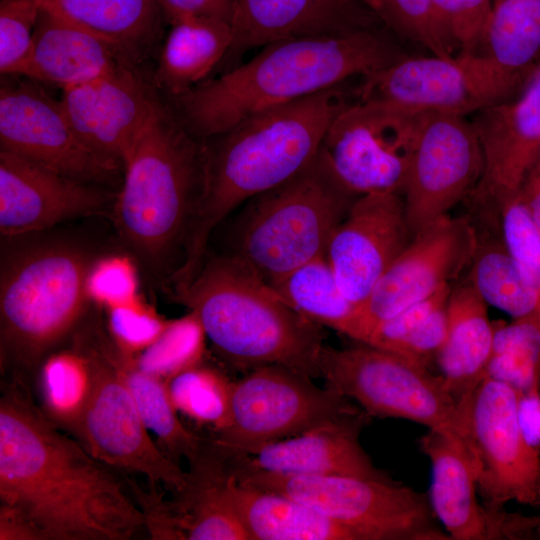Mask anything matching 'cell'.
<instances>
[{
	"label": "cell",
	"mask_w": 540,
	"mask_h": 540,
	"mask_svg": "<svg viewBox=\"0 0 540 540\" xmlns=\"http://www.w3.org/2000/svg\"><path fill=\"white\" fill-rule=\"evenodd\" d=\"M0 399V538L127 540L145 516L108 465L60 432L20 375Z\"/></svg>",
	"instance_id": "6da1fadb"
},
{
	"label": "cell",
	"mask_w": 540,
	"mask_h": 540,
	"mask_svg": "<svg viewBox=\"0 0 540 540\" xmlns=\"http://www.w3.org/2000/svg\"><path fill=\"white\" fill-rule=\"evenodd\" d=\"M345 83L254 113L202 140L204 182L171 284L198 273L215 229L252 197L287 181L318 154L334 118L352 100Z\"/></svg>",
	"instance_id": "7a4b0ae2"
},
{
	"label": "cell",
	"mask_w": 540,
	"mask_h": 540,
	"mask_svg": "<svg viewBox=\"0 0 540 540\" xmlns=\"http://www.w3.org/2000/svg\"><path fill=\"white\" fill-rule=\"evenodd\" d=\"M117 248L114 232L88 223L1 235L2 367L23 376L71 338L93 306L86 290L93 263Z\"/></svg>",
	"instance_id": "3957f363"
},
{
	"label": "cell",
	"mask_w": 540,
	"mask_h": 540,
	"mask_svg": "<svg viewBox=\"0 0 540 540\" xmlns=\"http://www.w3.org/2000/svg\"><path fill=\"white\" fill-rule=\"evenodd\" d=\"M375 29L270 43L249 61L169 96L170 108L199 140L244 118L366 76L402 58Z\"/></svg>",
	"instance_id": "277c9868"
},
{
	"label": "cell",
	"mask_w": 540,
	"mask_h": 540,
	"mask_svg": "<svg viewBox=\"0 0 540 540\" xmlns=\"http://www.w3.org/2000/svg\"><path fill=\"white\" fill-rule=\"evenodd\" d=\"M122 167L109 222L142 278L164 292L183 264L202 193L203 142L160 101Z\"/></svg>",
	"instance_id": "5b68a950"
},
{
	"label": "cell",
	"mask_w": 540,
	"mask_h": 540,
	"mask_svg": "<svg viewBox=\"0 0 540 540\" xmlns=\"http://www.w3.org/2000/svg\"><path fill=\"white\" fill-rule=\"evenodd\" d=\"M165 294L198 315L207 338L236 369L281 365L320 377L322 326L240 260L208 250L195 277Z\"/></svg>",
	"instance_id": "8992f818"
},
{
	"label": "cell",
	"mask_w": 540,
	"mask_h": 540,
	"mask_svg": "<svg viewBox=\"0 0 540 540\" xmlns=\"http://www.w3.org/2000/svg\"><path fill=\"white\" fill-rule=\"evenodd\" d=\"M357 197L339 183L319 150L296 175L243 204L221 253L271 285L325 255L333 231Z\"/></svg>",
	"instance_id": "52a82bcc"
},
{
	"label": "cell",
	"mask_w": 540,
	"mask_h": 540,
	"mask_svg": "<svg viewBox=\"0 0 540 540\" xmlns=\"http://www.w3.org/2000/svg\"><path fill=\"white\" fill-rule=\"evenodd\" d=\"M229 467L240 483L295 499L361 540H450L428 496L391 477L277 474L237 461Z\"/></svg>",
	"instance_id": "ba28073f"
},
{
	"label": "cell",
	"mask_w": 540,
	"mask_h": 540,
	"mask_svg": "<svg viewBox=\"0 0 540 540\" xmlns=\"http://www.w3.org/2000/svg\"><path fill=\"white\" fill-rule=\"evenodd\" d=\"M325 385L370 417L405 419L462 441L472 452L469 404L459 403L444 378L394 352L364 343L324 346L319 359Z\"/></svg>",
	"instance_id": "9c48e42d"
},
{
	"label": "cell",
	"mask_w": 540,
	"mask_h": 540,
	"mask_svg": "<svg viewBox=\"0 0 540 540\" xmlns=\"http://www.w3.org/2000/svg\"><path fill=\"white\" fill-rule=\"evenodd\" d=\"M98 312L90 310L71 336L89 358L93 371L92 392L73 437L109 467L141 474L151 484L179 492L186 485L187 473L149 436Z\"/></svg>",
	"instance_id": "30bf717a"
},
{
	"label": "cell",
	"mask_w": 540,
	"mask_h": 540,
	"mask_svg": "<svg viewBox=\"0 0 540 540\" xmlns=\"http://www.w3.org/2000/svg\"><path fill=\"white\" fill-rule=\"evenodd\" d=\"M313 378L281 365L251 370L234 381L228 425L209 442L227 461L260 447L301 435L365 411L354 401Z\"/></svg>",
	"instance_id": "8fae6325"
},
{
	"label": "cell",
	"mask_w": 540,
	"mask_h": 540,
	"mask_svg": "<svg viewBox=\"0 0 540 540\" xmlns=\"http://www.w3.org/2000/svg\"><path fill=\"white\" fill-rule=\"evenodd\" d=\"M427 114L384 101L357 99L334 118L320 153L353 195H402Z\"/></svg>",
	"instance_id": "7c38bea8"
},
{
	"label": "cell",
	"mask_w": 540,
	"mask_h": 540,
	"mask_svg": "<svg viewBox=\"0 0 540 540\" xmlns=\"http://www.w3.org/2000/svg\"><path fill=\"white\" fill-rule=\"evenodd\" d=\"M528 81L485 53L461 52L404 57L363 76L355 94L359 100L465 116L511 99Z\"/></svg>",
	"instance_id": "4fadbf2b"
},
{
	"label": "cell",
	"mask_w": 540,
	"mask_h": 540,
	"mask_svg": "<svg viewBox=\"0 0 540 540\" xmlns=\"http://www.w3.org/2000/svg\"><path fill=\"white\" fill-rule=\"evenodd\" d=\"M0 150L83 182L118 190L122 166L91 150L62 106L38 82L4 75L0 86Z\"/></svg>",
	"instance_id": "5bb4252c"
},
{
	"label": "cell",
	"mask_w": 540,
	"mask_h": 540,
	"mask_svg": "<svg viewBox=\"0 0 540 540\" xmlns=\"http://www.w3.org/2000/svg\"><path fill=\"white\" fill-rule=\"evenodd\" d=\"M469 427L483 504L503 509L515 501L540 507V452L520 428L517 392L485 376L471 397Z\"/></svg>",
	"instance_id": "9a60e30c"
},
{
	"label": "cell",
	"mask_w": 540,
	"mask_h": 540,
	"mask_svg": "<svg viewBox=\"0 0 540 540\" xmlns=\"http://www.w3.org/2000/svg\"><path fill=\"white\" fill-rule=\"evenodd\" d=\"M483 168L478 134L465 116L428 113L402 192L412 234L437 221L471 194Z\"/></svg>",
	"instance_id": "2e32d148"
},
{
	"label": "cell",
	"mask_w": 540,
	"mask_h": 540,
	"mask_svg": "<svg viewBox=\"0 0 540 540\" xmlns=\"http://www.w3.org/2000/svg\"><path fill=\"white\" fill-rule=\"evenodd\" d=\"M479 234L463 217L443 216L413 235L363 304L364 343L381 321L438 292L470 266Z\"/></svg>",
	"instance_id": "e0dca14e"
},
{
	"label": "cell",
	"mask_w": 540,
	"mask_h": 540,
	"mask_svg": "<svg viewBox=\"0 0 540 540\" xmlns=\"http://www.w3.org/2000/svg\"><path fill=\"white\" fill-rule=\"evenodd\" d=\"M419 448L429 459L431 508L450 540L528 539L540 529V515L526 516L480 504L470 449L446 433L427 430Z\"/></svg>",
	"instance_id": "ac0fdd59"
},
{
	"label": "cell",
	"mask_w": 540,
	"mask_h": 540,
	"mask_svg": "<svg viewBox=\"0 0 540 540\" xmlns=\"http://www.w3.org/2000/svg\"><path fill=\"white\" fill-rule=\"evenodd\" d=\"M117 190L60 174L0 150V234L110 219Z\"/></svg>",
	"instance_id": "d6986e66"
},
{
	"label": "cell",
	"mask_w": 540,
	"mask_h": 540,
	"mask_svg": "<svg viewBox=\"0 0 540 540\" xmlns=\"http://www.w3.org/2000/svg\"><path fill=\"white\" fill-rule=\"evenodd\" d=\"M412 237L401 194H365L333 231L325 256L343 293L364 304Z\"/></svg>",
	"instance_id": "ffe728a7"
},
{
	"label": "cell",
	"mask_w": 540,
	"mask_h": 540,
	"mask_svg": "<svg viewBox=\"0 0 540 540\" xmlns=\"http://www.w3.org/2000/svg\"><path fill=\"white\" fill-rule=\"evenodd\" d=\"M60 100L79 138L121 166L160 103L131 64L62 90Z\"/></svg>",
	"instance_id": "44dd1931"
},
{
	"label": "cell",
	"mask_w": 540,
	"mask_h": 540,
	"mask_svg": "<svg viewBox=\"0 0 540 540\" xmlns=\"http://www.w3.org/2000/svg\"><path fill=\"white\" fill-rule=\"evenodd\" d=\"M480 141L483 168L471 192L493 210L517 195L534 166L540 147V67L517 99L479 112L472 122Z\"/></svg>",
	"instance_id": "7402d4cb"
},
{
	"label": "cell",
	"mask_w": 540,
	"mask_h": 540,
	"mask_svg": "<svg viewBox=\"0 0 540 540\" xmlns=\"http://www.w3.org/2000/svg\"><path fill=\"white\" fill-rule=\"evenodd\" d=\"M364 0H236L226 66L251 49L295 38L333 37L375 29Z\"/></svg>",
	"instance_id": "603a6c76"
},
{
	"label": "cell",
	"mask_w": 540,
	"mask_h": 540,
	"mask_svg": "<svg viewBox=\"0 0 540 540\" xmlns=\"http://www.w3.org/2000/svg\"><path fill=\"white\" fill-rule=\"evenodd\" d=\"M370 416H358L314 428L301 435L268 443L242 459L249 467L287 475H347L386 479L360 444Z\"/></svg>",
	"instance_id": "cb8c5ba5"
},
{
	"label": "cell",
	"mask_w": 540,
	"mask_h": 540,
	"mask_svg": "<svg viewBox=\"0 0 540 540\" xmlns=\"http://www.w3.org/2000/svg\"><path fill=\"white\" fill-rule=\"evenodd\" d=\"M123 64L131 63L113 45L41 7L29 50L15 75L65 90Z\"/></svg>",
	"instance_id": "d4e9b609"
},
{
	"label": "cell",
	"mask_w": 540,
	"mask_h": 540,
	"mask_svg": "<svg viewBox=\"0 0 540 540\" xmlns=\"http://www.w3.org/2000/svg\"><path fill=\"white\" fill-rule=\"evenodd\" d=\"M184 488L162 499L167 540H249L227 495V461L207 441L191 460Z\"/></svg>",
	"instance_id": "484cf974"
},
{
	"label": "cell",
	"mask_w": 540,
	"mask_h": 540,
	"mask_svg": "<svg viewBox=\"0 0 540 540\" xmlns=\"http://www.w3.org/2000/svg\"><path fill=\"white\" fill-rule=\"evenodd\" d=\"M447 336L435 362L461 404H469L485 376L492 351L494 323L487 303L470 283L451 289L446 305Z\"/></svg>",
	"instance_id": "4316f807"
},
{
	"label": "cell",
	"mask_w": 540,
	"mask_h": 540,
	"mask_svg": "<svg viewBox=\"0 0 540 540\" xmlns=\"http://www.w3.org/2000/svg\"><path fill=\"white\" fill-rule=\"evenodd\" d=\"M226 490L249 540H361L295 499L240 483L231 470Z\"/></svg>",
	"instance_id": "83f0119b"
},
{
	"label": "cell",
	"mask_w": 540,
	"mask_h": 540,
	"mask_svg": "<svg viewBox=\"0 0 540 540\" xmlns=\"http://www.w3.org/2000/svg\"><path fill=\"white\" fill-rule=\"evenodd\" d=\"M42 7L113 45L135 65L164 20L158 0H42Z\"/></svg>",
	"instance_id": "f1b7e54d"
},
{
	"label": "cell",
	"mask_w": 540,
	"mask_h": 540,
	"mask_svg": "<svg viewBox=\"0 0 540 540\" xmlns=\"http://www.w3.org/2000/svg\"><path fill=\"white\" fill-rule=\"evenodd\" d=\"M170 25L154 84L168 96H174L206 81L225 59L232 43V27L210 19H186Z\"/></svg>",
	"instance_id": "f546056e"
},
{
	"label": "cell",
	"mask_w": 540,
	"mask_h": 540,
	"mask_svg": "<svg viewBox=\"0 0 540 540\" xmlns=\"http://www.w3.org/2000/svg\"><path fill=\"white\" fill-rule=\"evenodd\" d=\"M298 313L360 342L363 304L341 290L326 256H319L270 285Z\"/></svg>",
	"instance_id": "4dcf8cb0"
},
{
	"label": "cell",
	"mask_w": 540,
	"mask_h": 540,
	"mask_svg": "<svg viewBox=\"0 0 540 540\" xmlns=\"http://www.w3.org/2000/svg\"><path fill=\"white\" fill-rule=\"evenodd\" d=\"M93 388L87 355L71 341L47 355L38 367L41 410L58 428L74 435Z\"/></svg>",
	"instance_id": "1f68e13d"
},
{
	"label": "cell",
	"mask_w": 540,
	"mask_h": 540,
	"mask_svg": "<svg viewBox=\"0 0 540 540\" xmlns=\"http://www.w3.org/2000/svg\"><path fill=\"white\" fill-rule=\"evenodd\" d=\"M114 356L146 427L157 436L163 452L176 463L180 457L188 461L194 458L207 440L190 432L180 422L166 382L139 369L135 357L124 355L115 344Z\"/></svg>",
	"instance_id": "d6a6232c"
},
{
	"label": "cell",
	"mask_w": 540,
	"mask_h": 540,
	"mask_svg": "<svg viewBox=\"0 0 540 540\" xmlns=\"http://www.w3.org/2000/svg\"><path fill=\"white\" fill-rule=\"evenodd\" d=\"M485 54L530 80L539 67L540 0H492Z\"/></svg>",
	"instance_id": "836d02e7"
},
{
	"label": "cell",
	"mask_w": 540,
	"mask_h": 540,
	"mask_svg": "<svg viewBox=\"0 0 540 540\" xmlns=\"http://www.w3.org/2000/svg\"><path fill=\"white\" fill-rule=\"evenodd\" d=\"M469 283L487 303L512 318L536 315L537 299L499 237H478Z\"/></svg>",
	"instance_id": "e575fe53"
},
{
	"label": "cell",
	"mask_w": 540,
	"mask_h": 540,
	"mask_svg": "<svg viewBox=\"0 0 540 540\" xmlns=\"http://www.w3.org/2000/svg\"><path fill=\"white\" fill-rule=\"evenodd\" d=\"M485 376L507 384L517 393L540 384V322L536 315L494 323Z\"/></svg>",
	"instance_id": "d590c367"
},
{
	"label": "cell",
	"mask_w": 540,
	"mask_h": 540,
	"mask_svg": "<svg viewBox=\"0 0 540 540\" xmlns=\"http://www.w3.org/2000/svg\"><path fill=\"white\" fill-rule=\"evenodd\" d=\"M173 407L201 426L223 430L229 423L232 384L219 370L204 363L166 382Z\"/></svg>",
	"instance_id": "8d00e7d4"
},
{
	"label": "cell",
	"mask_w": 540,
	"mask_h": 540,
	"mask_svg": "<svg viewBox=\"0 0 540 540\" xmlns=\"http://www.w3.org/2000/svg\"><path fill=\"white\" fill-rule=\"evenodd\" d=\"M206 332L198 315L189 311L168 321L159 337L134 358L142 371L165 382L203 363Z\"/></svg>",
	"instance_id": "74e56055"
},
{
	"label": "cell",
	"mask_w": 540,
	"mask_h": 540,
	"mask_svg": "<svg viewBox=\"0 0 540 540\" xmlns=\"http://www.w3.org/2000/svg\"><path fill=\"white\" fill-rule=\"evenodd\" d=\"M496 220L499 234L537 299L540 322V235L517 195L500 205Z\"/></svg>",
	"instance_id": "f35d334b"
},
{
	"label": "cell",
	"mask_w": 540,
	"mask_h": 540,
	"mask_svg": "<svg viewBox=\"0 0 540 540\" xmlns=\"http://www.w3.org/2000/svg\"><path fill=\"white\" fill-rule=\"evenodd\" d=\"M141 272L124 249L110 250L93 263L86 282L91 304L100 310L133 301L141 295Z\"/></svg>",
	"instance_id": "ab89813d"
},
{
	"label": "cell",
	"mask_w": 540,
	"mask_h": 540,
	"mask_svg": "<svg viewBox=\"0 0 540 540\" xmlns=\"http://www.w3.org/2000/svg\"><path fill=\"white\" fill-rule=\"evenodd\" d=\"M105 327L117 348L128 357H136L163 332L168 319L140 295L133 301L104 309Z\"/></svg>",
	"instance_id": "60d3db41"
},
{
	"label": "cell",
	"mask_w": 540,
	"mask_h": 540,
	"mask_svg": "<svg viewBox=\"0 0 540 540\" xmlns=\"http://www.w3.org/2000/svg\"><path fill=\"white\" fill-rule=\"evenodd\" d=\"M379 16L436 56H451L452 43L431 0H379Z\"/></svg>",
	"instance_id": "b9f144b4"
},
{
	"label": "cell",
	"mask_w": 540,
	"mask_h": 540,
	"mask_svg": "<svg viewBox=\"0 0 540 540\" xmlns=\"http://www.w3.org/2000/svg\"><path fill=\"white\" fill-rule=\"evenodd\" d=\"M42 0H1L0 72L15 75L29 50Z\"/></svg>",
	"instance_id": "7bdbcfd3"
},
{
	"label": "cell",
	"mask_w": 540,
	"mask_h": 540,
	"mask_svg": "<svg viewBox=\"0 0 540 540\" xmlns=\"http://www.w3.org/2000/svg\"><path fill=\"white\" fill-rule=\"evenodd\" d=\"M442 28L461 52H475L482 43L492 0H431Z\"/></svg>",
	"instance_id": "ee69618b"
},
{
	"label": "cell",
	"mask_w": 540,
	"mask_h": 540,
	"mask_svg": "<svg viewBox=\"0 0 540 540\" xmlns=\"http://www.w3.org/2000/svg\"><path fill=\"white\" fill-rule=\"evenodd\" d=\"M450 291V285L445 286L431 297L404 309L389 319L379 322L372 329L364 344L396 352L404 340L428 314L448 299Z\"/></svg>",
	"instance_id": "f6af8a7d"
},
{
	"label": "cell",
	"mask_w": 540,
	"mask_h": 540,
	"mask_svg": "<svg viewBox=\"0 0 540 540\" xmlns=\"http://www.w3.org/2000/svg\"><path fill=\"white\" fill-rule=\"evenodd\" d=\"M447 300L433 309L394 353L429 367L446 340Z\"/></svg>",
	"instance_id": "bcb514c9"
},
{
	"label": "cell",
	"mask_w": 540,
	"mask_h": 540,
	"mask_svg": "<svg viewBox=\"0 0 540 540\" xmlns=\"http://www.w3.org/2000/svg\"><path fill=\"white\" fill-rule=\"evenodd\" d=\"M164 20L210 19L232 23L236 0H158Z\"/></svg>",
	"instance_id": "7dc6e473"
},
{
	"label": "cell",
	"mask_w": 540,
	"mask_h": 540,
	"mask_svg": "<svg viewBox=\"0 0 540 540\" xmlns=\"http://www.w3.org/2000/svg\"><path fill=\"white\" fill-rule=\"evenodd\" d=\"M517 417L525 439L540 452V384L517 393Z\"/></svg>",
	"instance_id": "c3c4849f"
},
{
	"label": "cell",
	"mask_w": 540,
	"mask_h": 540,
	"mask_svg": "<svg viewBox=\"0 0 540 540\" xmlns=\"http://www.w3.org/2000/svg\"><path fill=\"white\" fill-rule=\"evenodd\" d=\"M520 196L540 235V167L534 165L527 174Z\"/></svg>",
	"instance_id": "681fc988"
},
{
	"label": "cell",
	"mask_w": 540,
	"mask_h": 540,
	"mask_svg": "<svg viewBox=\"0 0 540 540\" xmlns=\"http://www.w3.org/2000/svg\"><path fill=\"white\" fill-rule=\"evenodd\" d=\"M371 9H373L378 15L380 12V1L379 0H364Z\"/></svg>",
	"instance_id": "f907efd6"
},
{
	"label": "cell",
	"mask_w": 540,
	"mask_h": 540,
	"mask_svg": "<svg viewBox=\"0 0 540 540\" xmlns=\"http://www.w3.org/2000/svg\"><path fill=\"white\" fill-rule=\"evenodd\" d=\"M535 165H537L538 167H540V147H539V151H538V155H537V159H536Z\"/></svg>",
	"instance_id": "816d5d0a"
}]
</instances>
